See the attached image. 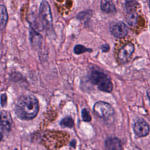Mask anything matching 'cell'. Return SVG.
<instances>
[{
    "mask_svg": "<svg viewBox=\"0 0 150 150\" xmlns=\"http://www.w3.org/2000/svg\"><path fill=\"white\" fill-rule=\"evenodd\" d=\"M134 45L128 42L123 45L119 50L117 54V60L120 64H124L127 63L131 58L134 51Z\"/></svg>",
    "mask_w": 150,
    "mask_h": 150,
    "instance_id": "cell-5",
    "label": "cell"
},
{
    "mask_svg": "<svg viewBox=\"0 0 150 150\" xmlns=\"http://www.w3.org/2000/svg\"><path fill=\"white\" fill-rule=\"evenodd\" d=\"M133 130L137 137H145L149 134V125L145 120L140 118L134 123L133 125Z\"/></svg>",
    "mask_w": 150,
    "mask_h": 150,
    "instance_id": "cell-7",
    "label": "cell"
},
{
    "mask_svg": "<svg viewBox=\"0 0 150 150\" xmlns=\"http://www.w3.org/2000/svg\"><path fill=\"white\" fill-rule=\"evenodd\" d=\"M60 124L62 127L71 128L74 125V121L71 117H67L62 120V121L60 122Z\"/></svg>",
    "mask_w": 150,
    "mask_h": 150,
    "instance_id": "cell-15",
    "label": "cell"
},
{
    "mask_svg": "<svg viewBox=\"0 0 150 150\" xmlns=\"http://www.w3.org/2000/svg\"><path fill=\"white\" fill-rule=\"evenodd\" d=\"M105 146L108 149H122L121 141L116 137H110L105 141Z\"/></svg>",
    "mask_w": 150,
    "mask_h": 150,
    "instance_id": "cell-9",
    "label": "cell"
},
{
    "mask_svg": "<svg viewBox=\"0 0 150 150\" xmlns=\"http://www.w3.org/2000/svg\"><path fill=\"white\" fill-rule=\"evenodd\" d=\"M8 19V15L6 8L5 5H0V30L5 28Z\"/></svg>",
    "mask_w": 150,
    "mask_h": 150,
    "instance_id": "cell-11",
    "label": "cell"
},
{
    "mask_svg": "<svg viewBox=\"0 0 150 150\" xmlns=\"http://www.w3.org/2000/svg\"></svg>",
    "mask_w": 150,
    "mask_h": 150,
    "instance_id": "cell-22",
    "label": "cell"
},
{
    "mask_svg": "<svg viewBox=\"0 0 150 150\" xmlns=\"http://www.w3.org/2000/svg\"><path fill=\"white\" fill-rule=\"evenodd\" d=\"M90 80L97 88L104 92L110 93L113 88L112 83L108 75L104 73L98 71L93 70L90 75Z\"/></svg>",
    "mask_w": 150,
    "mask_h": 150,
    "instance_id": "cell-2",
    "label": "cell"
},
{
    "mask_svg": "<svg viewBox=\"0 0 150 150\" xmlns=\"http://www.w3.org/2000/svg\"><path fill=\"white\" fill-rule=\"evenodd\" d=\"M81 117L82 119L85 122H90L91 121V115L87 109L84 108L81 111Z\"/></svg>",
    "mask_w": 150,
    "mask_h": 150,
    "instance_id": "cell-17",
    "label": "cell"
},
{
    "mask_svg": "<svg viewBox=\"0 0 150 150\" xmlns=\"http://www.w3.org/2000/svg\"><path fill=\"white\" fill-rule=\"evenodd\" d=\"M91 51H92V49L87 48L86 47L81 45H77L75 46L74 47V52L77 54H80L86 52H91Z\"/></svg>",
    "mask_w": 150,
    "mask_h": 150,
    "instance_id": "cell-16",
    "label": "cell"
},
{
    "mask_svg": "<svg viewBox=\"0 0 150 150\" xmlns=\"http://www.w3.org/2000/svg\"><path fill=\"white\" fill-rule=\"evenodd\" d=\"M93 111L95 114L101 118L108 119L112 117L114 109L112 106L104 101H98L93 106Z\"/></svg>",
    "mask_w": 150,
    "mask_h": 150,
    "instance_id": "cell-4",
    "label": "cell"
},
{
    "mask_svg": "<svg viewBox=\"0 0 150 150\" xmlns=\"http://www.w3.org/2000/svg\"><path fill=\"white\" fill-rule=\"evenodd\" d=\"M39 20L40 30L49 28L52 26V16L50 5L47 1H42L39 9Z\"/></svg>",
    "mask_w": 150,
    "mask_h": 150,
    "instance_id": "cell-3",
    "label": "cell"
},
{
    "mask_svg": "<svg viewBox=\"0 0 150 150\" xmlns=\"http://www.w3.org/2000/svg\"><path fill=\"white\" fill-rule=\"evenodd\" d=\"M15 111L19 118L23 120H30L34 118L38 113V100L32 95L22 96L16 104Z\"/></svg>",
    "mask_w": 150,
    "mask_h": 150,
    "instance_id": "cell-1",
    "label": "cell"
},
{
    "mask_svg": "<svg viewBox=\"0 0 150 150\" xmlns=\"http://www.w3.org/2000/svg\"><path fill=\"white\" fill-rule=\"evenodd\" d=\"M110 31L113 36L121 38L125 37L127 35L128 29L124 22L119 21L110 25Z\"/></svg>",
    "mask_w": 150,
    "mask_h": 150,
    "instance_id": "cell-6",
    "label": "cell"
},
{
    "mask_svg": "<svg viewBox=\"0 0 150 150\" xmlns=\"http://www.w3.org/2000/svg\"><path fill=\"white\" fill-rule=\"evenodd\" d=\"M2 137H3L2 134V133L0 132V141H1V139H2Z\"/></svg>",
    "mask_w": 150,
    "mask_h": 150,
    "instance_id": "cell-21",
    "label": "cell"
},
{
    "mask_svg": "<svg viewBox=\"0 0 150 150\" xmlns=\"http://www.w3.org/2000/svg\"><path fill=\"white\" fill-rule=\"evenodd\" d=\"M127 22L131 26H135L137 23L138 15L135 11L127 12L125 17Z\"/></svg>",
    "mask_w": 150,
    "mask_h": 150,
    "instance_id": "cell-13",
    "label": "cell"
},
{
    "mask_svg": "<svg viewBox=\"0 0 150 150\" xmlns=\"http://www.w3.org/2000/svg\"><path fill=\"white\" fill-rule=\"evenodd\" d=\"M76 145V141H74V140H73L71 142V143H70V145L71 146H73V147H75V145Z\"/></svg>",
    "mask_w": 150,
    "mask_h": 150,
    "instance_id": "cell-20",
    "label": "cell"
},
{
    "mask_svg": "<svg viewBox=\"0 0 150 150\" xmlns=\"http://www.w3.org/2000/svg\"><path fill=\"white\" fill-rule=\"evenodd\" d=\"M138 3L135 0H128L125 2V7L127 12L135 11Z\"/></svg>",
    "mask_w": 150,
    "mask_h": 150,
    "instance_id": "cell-14",
    "label": "cell"
},
{
    "mask_svg": "<svg viewBox=\"0 0 150 150\" xmlns=\"http://www.w3.org/2000/svg\"><path fill=\"white\" fill-rule=\"evenodd\" d=\"M101 9L106 13H113L116 12L115 6L112 0H101Z\"/></svg>",
    "mask_w": 150,
    "mask_h": 150,
    "instance_id": "cell-10",
    "label": "cell"
},
{
    "mask_svg": "<svg viewBox=\"0 0 150 150\" xmlns=\"http://www.w3.org/2000/svg\"><path fill=\"white\" fill-rule=\"evenodd\" d=\"M12 125V119L9 112L2 111L0 114V130L4 132L11 131Z\"/></svg>",
    "mask_w": 150,
    "mask_h": 150,
    "instance_id": "cell-8",
    "label": "cell"
},
{
    "mask_svg": "<svg viewBox=\"0 0 150 150\" xmlns=\"http://www.w3.org/2000/svg\"><path fill=\"white\" fill-rule=\"evenodd\" d=\"M101 49L104 52H107L110 50V46L107 43H105L101 46Z\"/></svg>",
    "mask_w": 150,
    "mask_h": 150,
    "instance_id": "cell-19",
    "label": "cell"
},
{
    "mask_svg": "<svg viewBox=\"0 0 150 150\" xmlns=\"http://www.w3.org/2000/svg\"><path fill=\"white\" fill-rule=\"evenodd\" d=\"M6 101H7V96L5 93L2 94L1 96V99H0V102H1V105L2 107H5L6 104Z\"/></svg>",
    "mask_w": 150,
    "mask_h": 150,
    "instance_id": "cell-18",
    "label": "cell"
},
{
    "mask_svg": "<svg viewBox=\"0 0 150 150\" xmlns=\"http://www.w3.org/2000/svg\"><path fill=\"white\" fill-rule=\"evenodd\" d=\"M30 39L33 46H39L42 44V37L41 35L33 28L30 30Z\"/></svg>",
    "mask_w": 150,
    "mask_h": 150,
    "instance_id": "cell-12",
    "label": "cell"
}]
</instances>
